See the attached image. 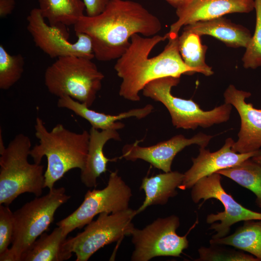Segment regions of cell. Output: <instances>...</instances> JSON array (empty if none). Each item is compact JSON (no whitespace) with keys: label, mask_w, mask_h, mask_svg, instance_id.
<instances>
[{"label":"cell","mask_w":261,"mask_h":261,"mask_svg":"<svg viewBox=\"0 0 261 261\" xmlns=\"http://www.w3.org/2000/svg\"><path fill=\"white\" fill-rule=\"evenodd\" d=\"M210 244L230 246L247 252L261 261V220H248L231 235L211 239Z\"/></svg>","instance_id":"obj_23"},{"label":"cell","mask_w":261,"mask_h":261,"mask_svg":"<svg viewBox=\"0 0 261 261\" xmlns=\"http://www.w3.org/2000/svg\"><path fill=\"white\" fill-rule=\"evenodd\" d=\"M213 137L212 135L199 132L190 138L182 134L176 135L168 140L148 146H141L138 142H135L123 146L121 157L131 161L142 160L156 168L169 172L171 171L175 156L184 148L194 144L205 148Z\"/></svg>","instance_id":"obj_13"},{"label":"cell","mask_w":261,"mask_h":261,"mask_svg":"<svg viewBox=\"0 0 261 261\" xmlns=\"http://www.w3.org/2000/svg\"><path fill=\"white\" fill-rule=\"evenodd\" d=\"M175 9L184 5L190 0H165Z\"/></svg>","instance_id":"obj_32"},{"label":"cell","mask_w":261,"mask_h":261,"mask_svg":"<svg viewBox=\"0 0 261 261\" xmlns=\"http://www.w3.org/2000/svg\"><path fill=\"white\" fill-rule=\"evenodd\" d=\"M70 198L64 188H53L14 212L12 246L0 254V261H21L23 255L53 221L57 210Z\"/></svg>","instance_id":"obj_5"},{"label":"cell","mask_w":261,"mask_h":261,"mask_svg":"<svg viewBox=\"0 0 261 261\" xmlns=\"http://www.w3.org/2000/svg\"><path fill=\"white\" fill-rule=\"evenodd\" d=\"M136 210L128 208L113 213H101L84 230L67 240V245L75 254L76 261H87L100 248L131 235L135 227L132 222Z\"/></svg>","instance_id":"obj_8"},{"label":"cell","mask_w":261,"mask_h":261,"mask_svg":"<svg viewBox=\"0 0 261 261\" xmlns=\"http://www.w3.org/2000/svg\"><path fill=\"white\" fill-rule=\"evenodd\" d=\"M221 177L218 173L199 179L191 188V198L194 203L202 199L203 202L214 198L220 202L224 207L223 212L208 215L207 223L211 224L209 230H214L216 233L212 239L225 237L230 232L234 224L248 220H261V213L248 209L237 202L232 196L227 193L221 183Z\"/></svg>","instance_id":"obj_11"},{"label":"cell","mask_w":261,"mask_h":261,"mask_svg":"<svg viewBox=\"0 0 261 261\" xmlns=\"http://www.w3.org/2000/svg\"><path fill=\"white\" fill-rule=\"evenodd\" d=\"M251 159L255 162L261 165V154L254 156L251 158Z\"/></svg>","instance_id":"obj_33"},{"label":"cell","mask_w":261,"mask_h":261,"mask_svg":"<svg viewBox=\"0 0 261 261\" xmlns=\"http://www.w3.org/2000/svg\"><path fill=\"white\" fill-rule=\"evenodd\" d=\"M254 9V0H190L176 9L177 20L170 33L178 34L182 27L232 13H248Z\"/></svg>","instance_id":"obj_16"},{"label":"cell","mask_w":261,"mask_h":261,"mask_svg":"<svg viewBox=\"0 0 261 261\" xmlns=\"http://www.w3.org/2000/svg\"><path fill=\"white\" fill-rule=\"evenodd\" d=\"M256 24L254 34L242 58L246 69L261 67V0H254Z\"/></svg>","instance_id":"obj_27"},{"label":"cell","mask_w":261,"mask_h":261,"mask_svg":"<svg viewBox=\"0 0 261 261\" xmlns=\"http://www.w3.org/2000/svg\"><path fill=\"white\" fill-rule=\"evenodd\" d=\"M180 77H164L148 83L143 89L144 96L162 103L167 109L174 126L177 129L195 130L227 122L232 106L225 103L209 111L202 110L191 99L174 96L172 88L180 82Z\"/></svg>","instance_id":"obj_7"},{"label":"cell","mask_w":261,"mask_h":261,"mask_svg":"<svg viewBox=\"0 0 261 261\" xmlns=\"http://www.w3.org/2000/svg\"><path fill=\"white\" fill-rule=\"evenodd\" d=\"M88 152L84 168L81 170L82 182L88 188L97 185V179L107 171V163L116 158L109 159L103 153L105 144L110 140L120 141L121 138L116 130H99L91 127L89 131Z\"/></svg>","instance_id":"obj_18"},{"label":"cell","mask_w":261,"mask_h":261,"mask_svg":"<svg viewBox=\"0 0 261 261\" xmlns=\"http://www.w3.org/2000/svg\"><path fill=\"white\" fill-rule=\"evenodd\" d=\"M251 95L250 92L238 89L233 85H230L223 94L224 102L236 109L241 120L238 139L232 147L236 153L251 152L261 147V109L246 102Z\"/></svg>","instance_id":"obj_14"},{"label":"cell","mask_w":261,"mask_h":261,"mask_svg":"<svg viewBox=\"0 0 261 261\" xmlns=\"http://www.w3.org/2000/svg\"><path fill=\"white\" fill-rule=\"evenodd\" d=\"M184 174L177 171L164 172L150 177H145L140 189L145 193L141 205L136 210L138 214L151 205L166 204L171 198L176 196V189L182 184Z\"/></svg>","instance_id":"obj_20"},{"label":"cell","mask_w":261,"mask_h":261,"mask_svg":"<svg viewBox=\"0 0 261 261\" xmlns=\"http://www.w3.org/2000/svg\"><path fill=\"white\" fill-rule=\"evenodd\" d=\"M179 218L174 215L159 218L142 229L134 228L131 236L134 249L132 261H148L160 256L179 257L188 247L187 234L180 236L176 230Z\"/></svg>","instance_id":"obj_10"},{"label":"cell","mask_w":261,"mask_h":261,"mask_svg":"<svg viewBox=\"0 0 261 261\" xmlns=\"http://www.w3.org/2000/svg\"><path fill=\"white\" fill-rule=\"evenodd\" d=\"M25 60L21 54L12 55L0 45V88L7 90L17 83L24 72Z\"/></svg>","instance_id":"obj_26"},{"label":"cell","mask_w":261,"mask_h":261,"mask_svg":"<svg viewBox=\"0 0 261 261\" xmlns=\"http://www.w3.org/2000/svg\"><path fill=\"white\" fill-rule=\"evenodd\" d=\"M27 19V29L35 45L50 58L74 56L91 60L95 58L87 34L76 33L77 41L71 42L68 36L46 23L39 8L32 9Z\"/></svg>","instance_id":"obj_12"},{"label":"cell","mask_w":261,"mask_h":261,"mask_svg":"<svg viewBox=\"0 0 261 261\" xmlns=\"http://www.w3.org/2000/svg\"><path fill=\"white\" fill-rule=\"evenodd\" d=\"M104 78L91 59L74 56L57 58L44 74L45 86L51 94L58 98L68 96L89 107Z\"/></svg>","instance_id":"obj_6"},{"label":"cell","mask_w":261,"mask_h":261,"mask_svg":"<svg viewBox=\"0 0 261 261\" xmlns=\"http://www.w3.org/2000/svg\"><path fill=\"white\" fill-rule=\"evenodd\" d=\"M34 129L39 143L31 149L29 156L37 164H41L44 157L46 158L44 188L51 190L70 170L78 168L81 171L84 168L88 148V131L84 130L76 133L61 124L48 130L39 117L36 119Z\"/></svg>","instance_id":"obj_3"},{"label":"cell","mask_w":261,"mask_h":261,"mask_svg":"<svg viewBox=\"0 0 261 261\" xmlns=\"http://www.w3.org/2000/svg\"><path fill=\"white\" fill-rule=\"evenodd\" d=\"M183 30L195 33L200 36H212L227 46L235 48H246L252 37L247 28L235 24L224 16L188 25L184 27Z\"/></svg>","instance_id":"obj_19"},{"label":"cell","mask_w":261,"mask_h":261,"mask_svg":"<svg viewBox=\"0 0 261 261\" xmlns=\"http://www.w3.org/2000/svg\"><path fill=\"white\" fill-rule=\"evenodd\" d=\"M75 33L90 38L95 58L99 61L117 59L130 44L135 34L145 37L157 34L160 19L141 4L130 0H110L98 15H84L73 26Z\"/></svg>","instance_id":"obj_2"},{"label":"cell","mask_w":261,"mask_h":261,"mask_svg":"<svg viewBox=\"0 0 261 261\" xmlns=\"http://www.w3.org/2000/svg\"><path fill=\"white\" fill-rule=\"evenodd\" d=\"M217 173L251 191L256 197V204L261 208V165L250 158Z\"/></svg>","instance_id":"obj_25"},{"label":"cell","mask_w":261,"mask_h":261,"mask_svg":"<svg viewBox=\"0 0 261 261\" xmlns=\"http://www.w3.org/2000/svg\"><path fill=\"white\" fill-rule=\"evenodd\" d=\"M14 0H0V17L4 18L11 14L15 7Z\"/></svg>","instance_id":"obj_31"},{"label":"cell","mask_w":261,"mask_h":261,"mask_svg":"<svg viewBox=\"0 0 261 261\" xmlns=\"http://www.w3.org/2000/svg\"><path fill=\"white\" fill-rule=\"evenodd\" d=\"M86 7L87 15L99 14L105 9L110 0H83Z\"/></svg>","instance_id":"obj_30"},{"label":"cell","mask_w":261,"mask_h":261,"mask_svg":"<svg viewBox=\"0 0 261 261\" xmlns=\"http://www.w3.org/2000/svg\"><path fill=\"white\" fill-rule=\"evenodd\" d=\"M30 138L19 133L0 148V204L9 206L19 195L30 193L40 196L44 188V166L28 160Z\"/></svg>","instance_id":"obj_4"},{"label":"cell","mask_w":261,"mask_h":261,"mask_svg":"<svg viewBox=\"0 0 261 261\" xmlns=\"http://www.w3.org/2000/svg\"><path fill=\"white\" fill-rule=\"evenodd\" d=\"M178 34L145 37L133 35L130 44L114 66L122 80L119 94L138 102L140 92L150 82L161 77H180L196 72L184 62L178 50Z\"/></svg>","instance_id":"obj_1"},{"label":"cell","mask_w":261,"mask_h":261,"mask_svg":"<svg viewBox=\"0 0 261 261\" xmlns=\"http://www.w3.org/2000/svg\"><path fill=\"white\" fill-rule=\"evenodd\" d=\"M67 236L61 228H55L51 233H43L25 253L21 261H63L72 256L67 245Z\"/></svg>","instance_id":"obj_21"},{"label":"cell","mask_w":261,"mask_h":261,"mask_svg":"<svg viewBox=\"0 0 261 261\" xmlns=\"http://www.w3.org/2000/svg\"><path fill=\"white\" fill-rule=\"evenodd\" d=\"M14 231V216L9 206L0 205V254L9 248Z\"/></svg>","instance_id":"obj_29"},{"label":"cell","mask_w":261,"mask_h":261,"mask_svg":"<svg viewBox=\"0 0 261 261\" xmlns=\"http://www.w3.org/2000/svg\"><path fill=\"white\" fill-rule=\"evenodd\" d=\"M219 244H210L198 249L199 257L197 261H259L252 255L234 249L227 248Z\"/></svg>","instance_id":"obj_28"},{"label":"cell","mask_w":261,"mask_h":261,"mask_svg":"<svg viewBox=\"0 0 261 261\" xmlns=\"http://www.w3.org/2000/svg\"><path fill=\"white\" fill-rule=\"evenodd\" d=\"M131 189L117 171L111 172L107 186L102 189L88 190L80 205L71 214L57 223L67 235L81 229L101 213H113L129 208Z\"/></svg>","instance_id":"obj_9"},{"label":"cell","mask_w":261,"mask_h":261,"mask_svg":"<svg viewBox=\"0 0 261 261\" xmlns=\"http://www.w3.org/2000/svg\"><path fill=\"white\" fill-rule=\"evenodd\" d=\"M57 106L72 111L87 120L91 127L101 130L122 129L125 125L119 120L131 117L141 119L148 116L154 109L152 104H147L143 107L132 109L116 115H108L90 109L86 104L68 96L58 98Z\"/></svg>","instance_id":"obj_17"},{"label":"cell","mask_w":261,"mask_h":261,"mask_svg":"<svg viewBox=\"0 0 261 261\" xmlns=\"http://www.w3.org/2000/svg\"><path fill=\"white\" fill-rule=\"evenodd\" d=\"M200 35L183 30L178 37V50L186 65L206 76L213 74L212 68L205 62L207 46L202 44Z\"/></svg>","instance_id":"obj_24"},{"label":"cell","mask_w":261,"mask_h":261,"mask_svg":"<svg viewBox=\"0 0 261 261\" xmlns=\"http://www.w3.org/2000/svg\"><path fill=\"white\" fill-rule=\"evenodd\" d=\"M39 10L49 24L69 36L67 27L74 26L84 15L83 0H38Z\"/></svg>","instance_id":"obj_22"},{"label":"cell","mask_w":261,"mask_h":261,"mask_svg":"<svg viewBox=\"0 0 261 261\" xmlns=\"http://www.w3.org/2000/svg\"><path fill=\"white\" fill-rule=\"evenodd\" d=\"M234 143L232 138H227L222 147L213 152L204 147H200L199 155L196 158H192V165L184 174L182 183L178 188L185 190L191 188L204 177L261 154V149L246 153L235 152L232 149Z\"/></svg>","instance_id":"obj_15"}]
</instances>
